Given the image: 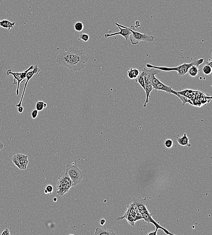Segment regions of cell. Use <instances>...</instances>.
I'll list each match as a JSON object with an SVG mask.
<instances>
[{"instance_id":"cell-2","label":"cell","mask_w":212,"mask_h":235,"mask_svg":"<svg viewBox=\"0 0 212 235\" xmlns=\"http://www.w3.org/2000/svg\"><path fill=\"white\" fill-rule=\"evenodd\" d=\"M204 62V59L200 58L199 59L193 61L189 63H184L183 64L179 65L175 67H167L164 66H157L151 65V64H146V67L148 68H155L161 71L164 72H170V71H176L177 72L178 75L179 77H181L185 76L188 72L189 68L193 65H196L199 66Z\"/></svg>"},{"instance_id":"cell-1","label":"cell","mask_w":212,"mask_h":235,"mask_svg":"<svg viewBox=\"0 0 212 235\" xmlns=\"http://www.w3.org/2000/svg\"><path fill=\"white\" fill-rule=\"evenodd\" d=\"M87 57L83 50L73 46L67 50H62L57 56L56 61L61 66L71 72L80 71L87 66Z\"/></svg>"},{"instance_id":"cell-24","label":"cell","mask_w":212,"mask_h":235,"mask_svg":"<svg viewBox=\"0 0 212 235\" xmlns=\"http://www.w3.org/2000/svg\"><path fill=\"white\" fill-rule=\"evenodd\" d=\"M74 29L77 32H81L83 31L84 28L83 24L80 21L77 22L74 25Z\"/></svg>"},{"instance_id":"cell-28","label":"cell","mask_w":212,"mask_h":235,"mask_svg":"<svg viewBox=\"0 0 212 235\" xmlns=\"http://www.w3.org/2000/svg\"><path fill=\"white\" fill-rule=\"evenodd\" d=\"M38 113H39V111H38L36 109L33 110V111H32L31 113L32 118L33 119H35V118H36L37 116H38Z\"/></svg>"},{"instance_id":"cell-4","label":"cell","mask_w":212,"mask_h":235,"mask_svg":"<svg viewBox=\"0 0 212 235\" xmlns=\"http://www.w3.org/2000/svg\"><path fill=\"white\" fill-rule=\"evenodd\" d=\"M130 31L131 34L129 36L130 42L133 45H137L141 41L151 42L154 40V37L153 35H147L145 33H141L135 31L136 28L133 25L130 27H125Z\"/></svg>"},{"instance_id":"cell-21","label":"cell","mask_w":212,"mask_h":235,"mask_svg":"<svg viewBox=\"0 0 212 235\" xmlns=\"http://www.w3.org/2000/svg\"><path fill=\"white\" fill-rule=\"evenodd\" d=\"M203 72L205 75H210L212 73V66L208 64L204 65L202 68Z\"/></svg>"},{"instance_id":"cell-17","label":"cell","mask_w":212,"mask_h":235,"mask_svg":"<svg viewBox=\"0 0 212 235\" xmlns=\"http://www.w3.org/2000/svg\"><path fill=\"white\" fill-rule=\"evenodd\" d=\"M15 25V22H11L10 21L7 20H3L1 21V27L7 29L9 31L10 29H13Z\"/></svg>"},{"instance_id":"cell-15","label":"cell","mask_w":212,"mask_h":235,"mask_svg":"<svg viewBox=\"0 0 212 235\" xmlns=\"http://www.w3.org/2000/svg\"><path fill=\"white\" fill-rule=\"evenodd\" d=\"M18 155L20 164L22 168V170H25L27 169V166L28 165V156L27 155H24L21 153H17Z\"/></svg>"},{"instance_id":"cell-37","label":"cell","mask_w":212,"mask_h":235,"mask_svg":"<svg viewBox=\"0 0 212 235\" xmlns=\"http://www.w3.org/2000/svg\"><path fill=\"white\" fill-rule=\"evenodd\" d=\"M45 193L46 194H48V191H47V190H46V189L45 190Z\"/></svg>"},{"instance_id":"cell-27","label":"cell","mask_w":212,"mask_h":235,"mask_svg":"<svg viewBox=\"0 0 212 235\" xmlns=\"http://www.w3.org/2000/svg\"><path fill=\"white\" fill-rule=\"evenodd\" d=\"M45 189L47 190V191H48V194H51L53 193V186H52V185H50V184L47 185Z\"/></svg>"},{"instance_id":"cell-35","label":"cell","mask_w":212,"mask_h":235,"mask_svg":"<svg viewBox=\"0 0 212 235\" xmlns=\"http://www.w3.org/2000/svg\"><path fill=\"white\" fill-rule=\"evenodd\" d=\"M53 200L54 202L57 201V198H54L53 199Z\"/></svg>"},{"instance_id":"cell-8","label":"cell","mask_w":212,"mask_h":235,"mask_svg":"<svg viewBox=\"0 0 212 235\" xmlns=\"http://www.w3.org/2000/svg\"><path fill=\"white\" fill-rule=\"evenodd\" d=\"M142 215L143 216V219L144 220V222H146L147 224H149V223H152L155 226L156 228L161 229L167 235H174L173 233H171L169 231H168L165 228L162 227L157 222H156L154 219H153V218H152V215H153L152 213H151L148 211L147 212H146V213L142 214Z\"/></svg>"},{"instance_id":"cell-25","label":"cell","mask_w":212,"mask_h":235,"mask_svg":"<svg viewBox=\"0 0 212 235\" xmlns=\"http://www.w3.org/2000/svg\"><path fill=\"white\" fill-rule=\"evenodd\" d=\"M44 103H45V102H43V101H37V103L36 104V109L38 111H42L43 109H45V108H44Z\"/></svg>"},{"instance_id":"cell-34","label":"cell","mask_w":212,"mask_h":235,"mask_svg":"<svg viewBox=\"0 0 212 235\" xmlns=\"http://www.w3.org/2000/svg\"><path fill=\"white\" fill-rule=\"evenodd\" d=\"M1 146H3V144H2V143H1V142H0V149L2 148V147H1Z\"/></svg>"},{"instance_id":"cell-31","label":"cell","mask_w":212,"mask_h":235,"mask_svg":"<svg viewBox=\"0 0 212 235\" xmlns=\"http://www.w3.org/2000/svg\"><path fill=\"white\" fill-rule=\"evenodd\" d=\"M105 222H106V220H105V219H104V218H102V219H101V220H100V223L101 225H104V224H105Z\"/></svg>"},{"instance_id":"cell-13","label":"cell","mask_w":212,"mask_h":235,"mask_svg":"<svg viewBox=\"0 0 212 235\" xmlns=\"http://www.w3.org/2000/svg\"><path fill=\"white\" fill-rule=\"evenodd\" d=\"M177 141L180 145L189 147L191 146V143L189 142V138L185 133H184L181 136H177Z\"/></svg>"},{"instance_id":"cell-6","label":"cell","mask_w":212,"mask_h":235,"mask_svg":"<svg viewBox=\"0 0 212 235\" xmlns=\"http://www.w3.org/2000/svg\"><path fill=\"white\" fill-rule=\"evenodd\" d=\"M115 25L119 29V31L117 32H114L111 34H105L104 35V37L105 38H109V37H113V36H116L117 35H120L121 36L125 38L126 40H128L131 32L128 29L126 28L125 26L121 25L120 24L117 23H115Z\"/></svg>"},{"instance_id":"cell-38","label":"cell","mask_w":212,"mask_h":235,"mask_svg":"<svg viewBox=\"0 0 212 235\" xmlns=\"http://www.w3.org/2000/svg\"><path fill=\"white\" fill-rule=\"evenodd\" d=\"M1 21H0V27H1Z\"/></svg>"},{"instance_id":"cell-9","label":"cell","mask_w":212,"mask_h":235,"mask_svg":"<svg viewBox=\"0 0 212 235\" xmlns=\"http://www.w3.org/2000/svg\"><path fill=\"white\" fill-rule=\"evenodd\" d=\"M131 202L135 205L141 214L148 212V209L147 208V205L148 204L145 198H143L140 197H133L132 198Z\"/></svg>"},{"instance_id":"cell-18","label":"cell","mask_w":212,"mask_h":235,"mask_svg":"<svg viewBox=\"0 0 212 235\" xmlns=\"http://www.w3.org/2000/svg\"><path fill=\"white\" fill-rule=\"evenodd\" d=\"M140 74L139 71L136 68H131L128 71V76L129 79H135Z\"/></svg>"},{"instance_id":"cell-26","label":"cell","mask_w":212,"mask_h":235,"mask_svg":"<svg viewBox=\"0 0 212 235\" xmlns=\"http://www.w3.org/2000/svg\"><path fill=\"white\" fill-rule=\"evenodd\" d=\"M164 145L167 148L170 149L173 146V141L171 139H167L164 141Z\"/></svg>"},{"instance_id":"cell-23","label":"cell","mask_w":212,"mask_h":235,"mask_svg":"<svg viewBox=\"0 0 212 235\" xmlns=\"http://www.w3.org/2000/svg\"><path fill=\"white\" fill-rule=\"evenodd\" d=\"M12 161L13 163L15 165L21 170H22V168L21 167V164H20V160H19V158L18 155V154L13 156V157H12Z\"/></svg>"},{"instance_id":"cell-22","label":"cell","mask_w":212,"mask_h":235,"mask_svg":"<svg viewBox=\"0 0 212 235\" xmlns=\"http://www.w3.org/2000/svg\"><path fill=\"white\" fill-rule=\"evenodd\" d=\"M90 39V36L88 34H86V33H81V34H79L78 36V40L80 41L81 40L82 41L85 42H87Z\"/></svg>"},{"instance_id":"cell-3","label":"cell","mask_w":212,"mask_h":235,"mask_svg":"<svg viewBox=\"0 0 212 235\" xmlns=\"http://www.w3.org/2000/svg\"><path fill=\"white\" fill-rule=\"evenodd\" d=\"M73 186L71 181L67 174V170H63L59 176L57 183L56 193L60 196H63L69 191L71 188Z\"/></svg>"},{"instance_id":"cell-12","label":"cell","mask_w":212,"mask_h":235,"mask_svg":"<svg viewBox=\"0 0 212 235\" xmlns=\"http://www.w3.org/2000/svg\"><path fill=\"white\" fill-rule=\"evenodd\" d=\"M7 75H11L13 76L14 77V83L13 84H16V81H17V87L16 89V95H18L19 94V88H20V85L21 83L24 82V81L22 80L21 77V72H12L11 69H9L7 71Z\"/></svg>"},{"instance_id":"cell-7","label":"cell","mask_w":212,"mask_h":235,"mask_svg":"<svg viewBox=\"0 0 212 235\" xmlns=\"http://www.w3.org/2000/svg\"><path fill=\"white\" fill-rule=\"evenodd\" d=\"M40 71H41V70H40L39 67L38 66V65H35V66H34V68L31 70L29 71V72L27 73L26 77L27 80H26V83H25L24 89H23V93H22L21 97V100H20L19 103L18 104H16L15 105L17 107H20L22 105V101H23L24 95L25 93V90H26V87H27V84H28L29 81L30 79L32 78L33 77L34 75H38V74L39 73V72H40Z\"/></svg>"},{"instance_id":"cell-5","label":"cell","mask_w":212,"mask_h":235,"mask_svg":"<svg viewBox=\"0 0 212 235\" xmlns=\"http://www.w3.org/2000/svg\"><path fill=\"white\" fill-rule=\"evenodd\" d=\"M68 176L73 182V186L81 182L83 178L82 172L77 166L73 165L66 168Z\"/></svg>"},{"instance_id":"cell-11","label":"cell","mask_w":212,"mask_h":235,"mask_svg":"<svg viewBox=\"0 0 212 235\" xmlns=\"http://www.w3.org/2000/svg\"><path fill=\"white\" fill-rule=\"evenodd\" d=\"M150 69H147V68H143L142 72L143 74V78L145 83L150 82L151 79L153 75H157L159 74L160 72L161 71L155 69V68H149Z\"/></svg>"},{"instance_id":"cell-36","label":"cell","mask_w":212,"mask_h":235,"mask_svg":"<svg viewBox=\"0 0 212 235\" xmlns=\"http://www.w3.org/2000/svg\"><path fill=\"white\" fill-rule=\"evenodd\" d=\"M47 107V103H44V108H46Z\"/></svg>"},{"instance_id":"cell-19","label":"cell","mask_w":212,"mask_h":235,"mask_svg":"<svg viewBox=\"0 0 212 235\" xmlns=\"http://www.w3.org/2000/svg\"><path fill=\"white\" fill-rule=\"evenodd\" d=\"M135 81L136 83H139V84L141 86V87L145 91H146L145 83V81H144V78H143V72H141V73H140L138 77L136 79H135Z\"/></svg>"},{"instance_id":"cell-16","label":"cell","mask_w":212,"mask_h":235,"mask_svg":"<svg viewBox=\"0 0 212 235\" xmlns=\"http://www.w3.org/2000/svg\"><path fill=\"white\" fill-rule=\"evenodd\" d=\"M145 89H146L145 92H146V97L145 102L143 105V107H146L147 103L149 102V99L150 97L151 92L152 91L153 89V86H151L150 82L145 83Z\"/></svg>"},{"instance_id":"cell-33","label":"cell","mask_w":212,"mask_h":235,"mask_svg":"<svg viewBox=\"0 0 212 235\" xmlns=\"http://www.w3.org/2000/svg\"><path fill=\"white\" fill-rule=\"evenodd\" d=\"M18 111L20 113H22L23 111H24V108H23V107L22 106L19 107H18Z\"/></svg>"},{"instance_id":"cell-14","label":"cell","mask_w":212,"mask_h":235,"mask_svg":"<svg viewBox=\"0 0 212 235\" xmlns=\"http://www.w3.org/2000/svg\"><path fill=\"white\" fill-rule=\"evenodd\" d=\"M94 234L95 235H115V233L114 231L106 228H97Z\"/></svg>"},{"instance_id":"cell-29","label":"cell","mask_w":212,"mask_h":235,"mask_svg":"<svg viewBox=\"0 0 212 235\" xmlns=\"http://www.w3.org/2000/svg\"><path fill=\"white\" fill-rule=\"evenodd\" d=\"M1 235H11V233L10 232V230H9V229L6 228L2 232V233H1Z\"/></svg>"},{"instance_id":"cell-32","label":"cell","mask_w":212,"mask_h":235,"mask_svg":"<svg viewBox=\"0 0 212 235\" xmlns=\"http://www.w3.org/2000/svg\"><path fill=\"white\" fill-rule=\"evenodd\" d=\"M135 26H134V27H135V28H137L138 27L140 26V22L139 21H136L135 23Z\"/></svg>"},{"instance_id":"cell-10","label":"cell","mask_w":212,"mask_h":235,"mask_svg":"<svg viewBox=\"0 0 212 235\" xmlns=\"http://www.w3.org/2000/svg\"><path fill=\"white\" fill-rule=\"evenodd\" d=\"M153 88L155 90L165 91L167 93L172 94L176 95L177 97H178L179 95L177 91L173 90L172 87L167 86L166 85L161 83L160 81H159V82L154 87H153Z\"/></svg>"},{"instance_id":"cell-20","label":"cell","mask_w":212,"mask_h":235,"mask_svg":"<svg viewBox=\"0 0 212 235\" xmlns=\"http://www.w3.org/2000/svg\"><path fill=\"white\" fill-rule=\"evenodd\" d=\"M188 73L191 77H195L199 73V70L196 65H193L189 68Z\"/></svg>"},{"instance_id":"cell-30","label":"cell","mask_w":212,"mask_h":235,"mask_svg":"<svg viewBox=\"0 0 212 235\" xmlns=\"http://www.w3.org/2000/svg\"><path fill=\"white\" fill-rule=\"evenodd\" d=\"M158 229L156 228L154 231H153V232H149V233H147V235H157V232L158 231Z\"/></svg>"}]
</instances>
